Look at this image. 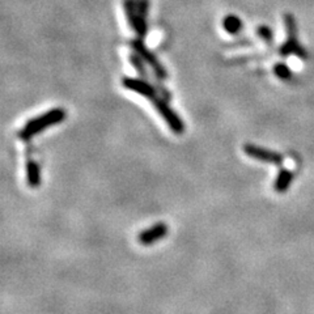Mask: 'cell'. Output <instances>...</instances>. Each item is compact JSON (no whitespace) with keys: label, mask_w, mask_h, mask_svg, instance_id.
<instances>
[{"label":"cell","mask_w":314,"mask_h":314,"mask_svg":"<svg viewBox=\"0 0 314 314\" xmlns=\"http://www.w3.org/2000/svg\"><path fill=\"white\" fill-rule=\"evenodd\" d=\"M64 119L65 110H63L62 107H54V109L48 110L46 113L28 121L24 127H23V130L18 132V138L27 142V140H30L32 138L36 137L37 133L48 130L51 126L58 125V123L63 122Z\"/></svg>","instance_id":"cell-1"},{"label":"cell","mask_w":314,"mask_h":314,"mask_svg":"<svg viewBox=\"0 0 314 314\" xmlns=\"http://www.w3.org/2000/svg\"><path fill=\"white\" fill-rule=\"evenodd\" d=\"M284 27L287 30V38H285L284 43L279 48V55L283 58H287L289 55H296L300 59H306L308 58V51L305 48H302L299 42V37H297V24L296 18L290 13H285L284 17Z\"/></svg>","instance_id":"cell-2"},{"label":"cell","mask_w":314,"mask_h":314,"mask_svg":"<svg viewBox=\"0 0 314 314\" xmlns=\"http://www.w3.org/2000/svg\"><path fill=\"white\" fill-rule=\"evenodd\" d=\"M128 44H130V48L132 49V51L139 54L140 58L145 62V64L151 67V70L153 71V75L157 79H160V80H166V79H168V72H166L165 67L161 64L159 58L145 46V43L143 42V38L130 39Z\"/></svg>","instance_id":"cell-3"},{"label":"cell","mask_w":314,"mask_h":314,"mask_svg":"<svg viewBox=\"0 0 314 314\" xmlns=\"http://www.w3.org/2000/svg\"><path fill=\"white\" fill-rule=\"evenodd\" d=\"M154 109L159 111V114L161 116V118L165 121V123L168 125V127L173 131L177 135H181L185 131V123L181 119V117L175 113L174 110L169 106V101H166L163 97H156L153 101Z\"/></svg>","instance_id":"cell-4"},{"label":"cell","mask_w":314,"mask_h":314,"mask_svg":"<svg viewBox=\"0 0 314 314\" xmlns=\"http://www.w3.org/2000/svg\"><path fill=\"white\" fill-rule=\"evenodd\" d=\"M122 85H123V88L131 91V92L143 96V97L148 98L151 101H153L154 98L160 96L156 85L152 84L151 81L142 79V77H123Z\"/></svg>","instance_id":"cell-5"},{"label":"cell","mask_w":314,"mask_h":314,"mask_svg":"<svg viewBox=\"0 0 314 314\" xmlns=\"http://www.w3.org/2000/svg\"><path fill=\"white\" fill-rule=\"evenodd\" d=\"M243 152H245L250 159H254L257 161H262L266 164H273V165H282L284 161L283 154L279 152L270 151V149L262 148L255 144H245L243 145Z\"/></svg>","instance_id":"cell-6"},{"label":"cell","mask_w":314,"mask_h":314,"mask_svg":"<svg viewBox=\"0 0 314 314\" xmlns=\"http://www.w3.org/2000/svg\"><path fill=\"white\" fill-rule=\"evenodd\" d=\"M168 226L164 224V222H157L154 226H152L151 228L144 229L143 232H140L139 236H138V240L142 245L149 246L156 243L157 241H160L161 238H164L168 234Z\"/></svg>","instance_id":"cell-7"},{"label":"cell","mask_w":314,"mask_h":314,"mask_svg":"<svg viewBox=\"0 0 314 314\" xmlns=\"http://www.w3.org/2000/svg\"><path fill=\"white\" fill-rule=\"evenodd\" d=\"M123 11L127 23L133 32H137L139 24V15L137 9V0H123Z\"/></svg>","instance_id":"cell-8"},{"label":"cell","mask_w":314,"mask_h":314,"mask_svg":"<svg viewBox=\"0 0 314 314\" xmlns=\"http://www.w3.org/2000/svg\"><path fill=\"white\" fill-rule=\"evenodd\" d=\"M294 181V174L292 172L288 169H282L276 175V180L274 182V189H275L276 193L283 194L285 193L288 189H289L290 184Z\"/></svg>","instance_id":"cell-9"},{"label":"cell","mask_w":314,"mask_h":314,"mask_svg":"<svg viewBox=\"0 0 314 314\" xmlns=\"http://www.w3.org/2000/svg\"><path fill=\"white\" fill-rule=\"evenodd\" d=\"M27 182L30 187H38L41 184V172L36 161L29 160L27 163Z\"/></svg>","instance_id":"cell-10"},{"label":"cell","mask_w":314,"mask_h":314,"mask_svg":"<svg viewBox=\"0 0 314 314\" xmlns=\"http://www.w3.org/2000/svg\"><path fill=\"white\" fill-rule=\"evenodd\" d=\"M128 60H130L131 65H132L133 69L137 70V72L139 74V76L142 77V79H145V80L151 81V76H149V72H148V70H147V64H145L144 60L140 58L139 54L132 51V53L128 55Z\"/></svg>","instance_id":"cell-11"},{"label":"cell","mask_w":314,"mask_h":314,"mask_svg":"<svg viewBox=\"0 0 314 314\" xmlns=\"http://www.w3.org/2000/svg\"><path fill=\"white\" fill-rule=\"evenodd\" d=\"M222 28L229 34H237V33H240V30H242V21L237 16L228 15L222 20Z\"/></svg>","instance_id":"cell-12"},{"label":"cell","mask_w":314,"mask_h":314,"mask_svg":"<svg viewBox=\"0 0 314 314\" xmlns=\"http://www.w3.org/2000/svg\"><path fill=\"white\" fill-rule=\"evenodd\" d=\"M274 74L276 77H279L280 80H290L294 74H292V70L288 67L285 63H276L274 65Z\"/></svg>","instance_id":"cell-13"},{"label":"cell","mask_w":314,"mask_h":314,"mask_svg":"<svg viewBox=\"0 0 314 314\" xmlns=\"http://www.w3.org/2000/svg\"><path fill=\"white\" fill-rule=\"evenodd\" d=\"M257 36L259 37L262 41L266 42L268 46L274 44V33L270 27H267V25H261V27H258Z\"/></svg>","instance_id":"cell-14"}]
</instances>
